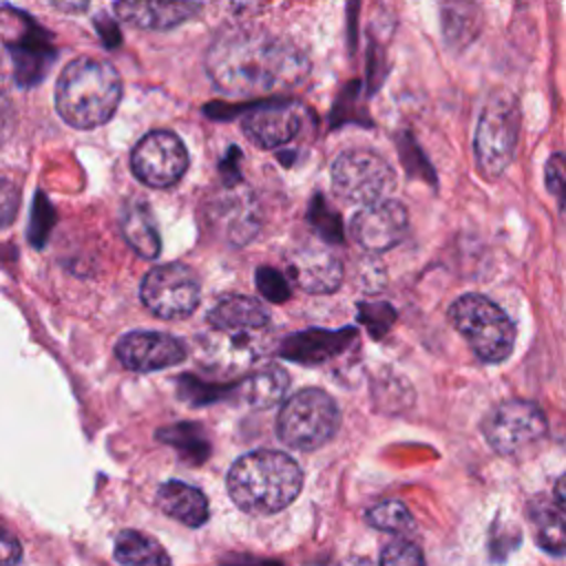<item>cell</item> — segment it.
I'll return each mask as SVG.
<instances>
[{"label":"cell","instance_id":"obj_1","mask_svg":"<svg viewBox=\"0 0 566 566\" xmlns=\"http://www.w3.org/2000/svg\"><path fill=\"white\" fill-rule=\"evenodd\" d=\"M206 69L221 91L254 97L298 86L310 64L298 46L279 35L252 27H232L210 44Z\"/></svg>","mask_w":566,"mask_h":566},{"label":"cell","instance_id":"obj_2","mask_svg":"<svg viewBox=\"0 0 566 566\" xmlns=\"http://www.w3.org/2000/svg\"><path fill=\"white\" fill-rule=\"evenodd\" d=\"M232 502L252 515H272L290 506L301 486V467L283 451L259 449L241 455L226 478Z\"/></svg>","mask_w":566,"mask_h":566},{"label":"cell","instance_id":"obj_3","mask_svg":"<svg viewBox=\"0 0 566 566\" xmlns=\"http://www.w3.org/2000/svg\"><path fill=\"white\" fill-rule=\"evenodd\" d=\"M122 99L117 69L99 57L82 55L71 60L55 84V108L73 128H97L106 124Z\"/></svg>","mask_w":566,"mask_h":566},{"label":"cell","instance_id":"obj_4","mask_svg":"<svg viewBox=\"0 0 566 566\" xmlns=\"http://www.w3.org/2000/svg\"><path fill=\"white\" fill-rule=\"evenodd\" d=\"M449 323L484 363H502L515 345V327L500 305L482 294H462L447 312Z\"/></svg>","mask_w":566,"mask_h":566},{"label":"cell","instance_id":"obj_5","mask_svg":"<svg viewBox=\"0 0 566 566\" xmlns=\"http://www.w3.org/2000/svg\"><path fill=\"white\" fill-rule=\"evenodd\" d=\"M340 424V411L336 400L316 387L296 391L285 400L279 413L276 433L283 444L312 451L334 438Z\"/></svg>","mask_w":566,"mask_h":566},{"label":"cell","instance_id":"obj_6","mask_svg":"<svg viewBox=\"0 0 566 566\" xmlns=\"http://www.w3.org/2000/svg\"><path fill=\"white\" fill-rule=\"evenodd\" d=\"M517 130L520 111L515 97L493 93L482 106L473 137L475 164L486 179H495L509 168L517 146Z\"/></svg>","mask_w":566,"mask_h":566},{"label":"cell","instance_id":"obj_7","mask_svg":"<svg viewBox=\"0 0 566 566\" xmlns=\"http://www.w3.org/2000/svg\"><path fill=\"white\" fill-rule=\"evenodd\" d=\"M334 192L352 203H376L389 199L396 186L394 168L374 150L354 148L340 153L332 164Z\"/></svg>","mask_w":566,"mask_h":566},{"label":"cell","instance_id":"obj_8","mask_svg":"<svg viewBox=\"0 0 566 566\" xmlns=\"http://www.w3.org/2000/svg\"><path fill=\"white\" fill-rule=\"evenodd\" d=\"M142 303L150 314L177 321L190 316L201 298L197 272L186 263H164L146 272L139 290Z\"/></svg>","mask_w":566,"mask_h":566},{"label":"cell","instance_id":"obj_9","mask_svg":"<svg viewBox=\"0 0 566 566\" xmlns=\"http://www.w3.org/2000/svg\"><path fill=\"white\" fill-rule=\"evenodd\" d=\"M546 416L535 402L504 400L484 418L486 442L500 455H517L546 433Z\"/></svg>","mask_w":566,"mask_h":566},{"label":"cell","instance_id":"obj_10","mask_svg":"<svg viewBox=\"0 0 566 566\" xmlns=\"http://www.w3.org/2000/svg\"><path fill=\"white\" fill-rule=\"evenodd\" d=\"M133 175L150 188L175 186L188 168V150L172 130L144 135L130 153Z\"/></svg>","mask_w":566,"mask_h":566},{"label":"cell","instance_id":"obj_11","mask_svg":"<svg viewBox=\"0 0 566 566\" xmlns=\"http://www.w3.org/2000/svg\"><path fill=\"white\" fill-rule=\"evenodd\" d=\"M409 228L407 208L396 199H382L363 206L349 223L352 239L371 254L387 252L398 245Z\"/></svg>","mask_w":566,"mask_h":566},{"label":"cell","instance_id":"obj_12","mask_svg":"<svg viewBox=\"0 0 566 566\" xmlns=\"http://www.w3.org/2000/svg\"><path fill=\"white\" fill-rule=\"evenodd\" d=\"M305 124V111L296 102H265L250 108L243 119L245 137L261 148H279L290 144Z\"/></svg>","mask_w":566,"mask_h":566},{"label":"cell","instance_id":"obj_13","mask_svg":"<svg viewBox=\"0 0 566 566\" xmlns=\"http://www.w3.org/2000/svg\"><path fill=\"white\" fill-rule=\"evenodd\" d=\"M115 356L126 369L157 371L179 365L186 358V347L164 332H130L117 340Z\"/></svg>","mask_w":566,"mask_h":566},{"label":"cell","instance_id":"obj_14","mask_svg":"<svg viewBox=\"0 0 566 566\" xmlns=\"http://www.w3.org/2000/svg\"><path fill=\"white\" fill-rule=\"evenodd\" d=\"M290 279L310 294H329L343 283V263L321 245H303L287 259Z\"/></svg>","mask_w":566,"mask_h":566},{"label":"cell","instance_id":"obj_15","mask_svg":"<svg viewBox=\"0 0 566 566\" xmlns=\"http://www.w3.org/2000/svg\"><path fill=\"white\" fill-rule=\"evenodd\" d=\"M197 0H115V15L135 29L166 31L199 13Z\"/></svg>","mask_w":566,"mask_h":566},{"label":"cell","instance_id":"obj_16","mask_svg":"<svg viewBox=\"0 0 566 566\" xmlns=\"http://www.w3.org/2000/svg\"><path fill=\"white\" fill-rule=\"evenodd\" d=\"M7 49L15 60V77L22 86L38 82L42 73H46L53 57L49 35L40 31L31 18H24L20 33L7 40Z\"/></svg>","mask_w":566,"mask_h":566},{"label":"cell","instance_id":"obj_17","mask_svg":"<svg viewBox=\"0 0 566 566\" xmlns=\"http://www.w3.org/2000/svg\"><path fill=\"white\" fill-rule=\"evenodd\" d=\"M208 323L232 336H250L268 327L270 312L256 298L230 294L208 312Z\"/></svg>","mask_w":566,"mask_h":566},{"label":"cell","instance_id":"obj_18","mask_svg":"<svg viewBox=\"0 0 566 566\" xmlns=\"http://www.w3.org/2000/svg\"><path fill=\"white\" fill-rule=\"evenodd\" d=\"M352 336H354L352 329H340V332L307 329V332H298V334L287 336L281 343L279 354L290 358V360H296V363L316 365V363L327 360L329 356L338 354Z\"/></svg>","mask_w":566,"mask_h":566},{"label":"cell","instance_id":"obj_19","mask_svg":"<svg viewBox=\"0 0 566 566\" xmlns=\"http://www.w3.org/2000/svg\"><path fill=\"white\" fill-rule=\"evenodd\" d=\"M119 226L124 232L126 243L142 256V259H155L161 252V239L155 223V217L148 208V203L142 197H133L124 203Z\"/></svg>","mask_w":566,"mask_h":566},{"label":"cell","instance_id":"obj_20","mask_svg":"<svg viewBox=\"0 0 566 566\" xmlns=\"http://www.w3.org/2000/svg\"><path fill=\"white\" fill-rule=\"evenodd\" d=\"M157 506L168 517L197 528L208 520V500L206 495L186 482L168 480L157 489Z\"/></svg>","mask_w":566,"mask_h":566},{"label":"cell","instance_id":"obj_21","mask_svg":"<svg viewBox=\"0 0 566 566\" xmlns=\"http://www.w3.org/2000/svg\"><path fill=\"white\" fill-rule=\"evenodd\" d=\"M228 206H217V223L221 226L223 237L232 245H243L248 243L254 232L259 230V212H256V201L248 192H232L228 197H221Z\"/></svg>","mask_w":566,"mask_h":566},{"label":"cell","instance_id":"obj_22","mask_svg":"<svg viewBox=\"0 0 566 566\" xmlns=\"http://www.w3.org/2000/svg\"><path fill=\"white\" fill-rule=\"evenodd\" d=\"M528 520L533 524L535 542L548 555H566V511L551 502H535Z\"/></svg>","mask_w":566,"mask_h":566},{"label":"cell","instance_id":"obj_23","mask_svg":"<svg viewBox=\"0 0 566 566\" xmlns=\"http://www.w3.org/2000/svg\"><path fill=\"white\" fill-rule=\"evenodd\" d=\"M115 559L122 566H170L164 546L142 531H119L115 537Z\"/></svg>","mask_w":566,"mask_h":566},{"label":"cell","instance_id":"obj_24","mask_svg":"<svg viewBox=\"0 0 566 566\" xmlns=\"http://www.w3.org/2000/svg\"><path fill=\"white\" fill-rule=\"evenodd\" d=\"M287 385H290L287 374L281 367L272 365V367L259 369L252 376H248L245 380H241L237 385V389H239L241 400L250 402L252 407L265 409V407L276 405L285 396Z\"/></svg>","mask_w":566,"mask_h":566},{"label":"cell","instance_id":"obj_25","mask_svg":"<svg viewBox=\"0 0 566 566\" xmlns=\"http://www.w3.org/2000/svg\"><path fill=\"white\" fill-rule=\"evenodd\" d=\"M367 524L378 528V531H385V533H407L413 528V517L409 513V509L398 502V500H385L376 506H371L365 515Z\"/></svg>","mask_w":566,"mask_h":566},{"label":"cell","instance_id":"obj_26","mask_svg":"<svg viewBox=\"0 0 566 566\" xmlns=\"http://www.w3.org/2000/svg\"><path fill=\"white\" fill-rule=\"evenodd\" d=\"M161 440H166L172 447H179L184 451L186 458H195V460H203L208 455V442L203 440L201 431L195 424H186L179 422L175 427L161 429L157 433Z\"/></svg>","mask_w":566,"mask_h":566},{"label":"cell","instance_id":"obj_27","mask_svg":"<svg viewBox=\"0 0 566 566\" xmlns=\"http://www.w3.org/2000/svg\"><path fill=\"white\" fill-rule=\"evenodd\" d=\"M254 283H256V290L272 303H283L290 298L292 294V287H290V281L285 274H281L279 270L274 268H259L254 272Z\"/></svg>","mask_w":566,"mask_h":566},{"label":"cell","instance_id":"obj_28","mask_svg":"<svg viewBox=\"0 0 566 566\" xmlns=\"http://www.w3.org/2000/svg\"><path fill=\"white\" fill-rule=\"evenodd\" d=\"M380 566H424V557L413 542L396 539L382 548Z\"/></svg>","mask_w":566,"mask_h":566},{"label":"cell","instance_id":"obj_29","mask_svg":"<svg viewBox=\"0 0 566 566\" xmlns=\"http://www.w3.org/2000/svg\"><path fill=\"white\" fill-rule=\"evenodd\" d=\"M546 188L559 203H566V157L562 153L551 155L546 161Z\"/></svg>","mask_w":566,"mask_h":566},{"label":"cell","instance_id":"obj_30","mask_svg":"<svg viewBox=\"0 0 566 566\" xmlns=\"http://www.w3.org/2000/svg\"><path fill=\"white\" fill-rule=\"evenodd\" d=\"M20 208V190L9 181L0 177V228H7Z\"/></svg>","mask_w":566,"mask_h":566},{"label":"cell","instance_id":"obj_31","mask_svg":"<svg viewBox=\"0 0 566 566\" xmlns=\"http://www.w3.org/2000/svg\"><path fill=\"white\" fill-rule=\"evenodd\" d=\"M38 226H40V230H38V234H35L33 243H35V245H42V243L46 241L49 228L53 226V214H51V206H49V201H46V199L42 201V197H40V195H38V199H35V208H33V223H31V232H33ZM31 232H29V234H31Z\"/></svg>","mask_w":566,"mask_h":566},{"label":"cell","instance_id":"obj_32","mask_svg":"<svg viewBox=\"0 0 566 566\" xmlns=\"http://www.w3.org/2000/svg\"><path fill=\"white\" fill-rule=\"evenodd\" d=\"M22 557L20 542L4 528H0V566H18Z\"/></svg>","mask_w":566,"mask_h":566},{"label":"cell","instance_id":"obj_33","mask_svg":"<svg viewBox=\"0 0 566 566\" xmlns=\"http://www.w3.org/2000/svg\"><path fill=\"white\" fill-rule=\"evenodd\" d=\"M55 9L66 13H82L88 7V0H49Z\"/></svg>","mask_w":566,"mask_h":566},{"label":"cell","instance_id":"obj_34","mask_svg":"<svg viewBox=\"0 0 566 566\" xmlns=\"http://www.w3.org/2000/svg\"><path fill=\"white\" fill-rule=\"evenodd\" d=\"M555 500H557V506L566 511V473L555 484Z\"/></svg>","mask_w":566,"mask_h":566},{"label":"cell","instance_id":"obj_35","mask_svg":"<svg viewBox=\"0 0 566 566\" xmlns=\"http://www.w3.org/2000/svg\"><path fill=\"white\" fill-rule=\"evenodd\" d=\"M340 566H374V564L369 559H365V557H349Z\"/></svg>","mask_w":566,"mask_h":566}]
</instances>
